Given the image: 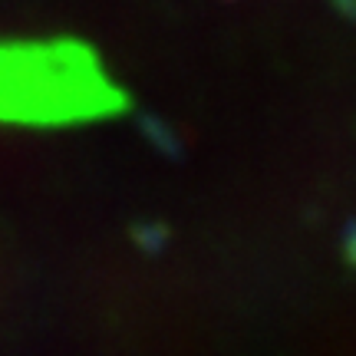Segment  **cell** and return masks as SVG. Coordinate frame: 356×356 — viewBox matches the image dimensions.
I'll return each mask as SVG.
<instances>
[{
	"label": "cell",
	"instance_id": "obj_1",
	"mask_svg": "<svg viewBox=\"0 0 356 356\" xmlns=\"http://www.w3.org/2000/svg\"><path fill=\"white\" fill-rule=\"evenodd\" d=\"M122 102L83 47H0V122L70 126L119 113Z\"/></svg>",
	"mask_w": 356,
	"mask_h": 356
},
{
	"label": "cell",
	"instance_id": "obj_2",
	"mask_svg": "<svg viewBox=\"0 0 356 356\" xmlns=\"http://www.w3.org/2000/svg\"><path fill=\"white\" fill-rule=\"evenodd\" d=\"M142 129H149V139L155 142V145H159V149H162V152H178V145H175V139H172V132H168L165 126H162V122H159V119H152V115H145V119H142Z\"/></svg>",
	"mask_w": 356,
	"mask_h": 356
},
{
	"label": "cell",
	"instance_id": "obj_3",
	"mask_svg": "<svg viewBox=\"0 0 356 356\" xmlns=\"http://www.w3.org/2000/svg\"><path fill=\"white\" fill-rule=\"evenodd\" d=\"M168 231L162 225H145V228H136V244L145 248V251H159L162 244H165Z\"/></svg>",
	"mask_w": 356,
	"mask_h": 356
},
{
	"label": "cell",
	"instance_id": "obj_4",
	"mask_svg": "<svg viewBox=\"0 0 356 356\" xmlns=\"http://www.w3.org/2000/svg\"><path fill=\"white\" fill-rule=\"evenodd\" d=\"M346 254H350V261L356 264V225L350 228V234H346Z\"/></svg>",
	"mask_w": 356,
	"mask_h": 356
},
{
	"label": "cell",
	"instance_id": "obj_5",
	"mask_svg": "<svg viewBox=\"0 0 356 356\" xmlns=\"http://www.w3.org/2000/svg\"><path fill=\"white\" fill-rule=\"evenodd\" d=\"M337 3H340V7H343L350 17H356V0H337Z\"/></svg>",
	"mask_w": 356,
	"mask_h": 356
}]
</instances>
